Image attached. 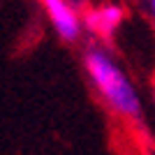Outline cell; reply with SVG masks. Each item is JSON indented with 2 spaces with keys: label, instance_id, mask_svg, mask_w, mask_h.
<instances>
[{
  "label": "cell",
  "instance_id": "6da1fadb",
  "mask_svg": "<svg viewBox=\"0 0 155 155\" xmlns=\"http://www.w3.org/2000/svg\"><path fill=\"white\" fill-rule=\"evenodd\" d=\"M84 67L86 74L91 77V84L111 111L130 120L141 118V97L130 77L120 70V65L111 58L107 49L88 46L84 51Z\"/></svg>",
  "mask_w": 155,
  "mask_h": 155
},
{
  "label": "cell",
  "instance_id": "277c9868",
  "mask_svg": "<svg viewBox=\"0 0 155 155\" xmlns=\"http://www.w3.org/2000/svg\"><path fill=\"white\" fill-rule=\"evenodd\" d=\"M150 14H153V19H155V0H150Z\"/></svg>",
  "mask_w": 155,
  "mask_h": 155
},
{
  "label": "cell",
  "instance_id": "3957f363",
  "mask_svg": "<svg viewBox=\"0 0 155 155\" xmlns=\"http://www.w3.org/2000/svg\"><path fill=\"white\" fill-rule=\"evenodd\" d=\"M125 12L123 7L116 5V2H109V5H102V7H95L91 12L86 14L84 23L88 26V30L97 32L100 37H111L116 28L120 26V21H123Z\"/></svg>",
  "mask_w": 155,
  "mask_h": 155
},
{
  "label": "cell",
  "instance_id": "7a4b0ae2",
  "mask_svg": "<svg viewBox=\"0 0 155 155\" xmlns=\"http://www.w3.org/2000/svg\"><path fill=\"white\" fill-rule=\"evenodd\" d=\"M46 9V16L51 21L53 30L58 32V37L65 42H77L81 35V19L77 14V7H72L70 0H42Z\"/></svg>",
  "mask_w": 155,
  "mask_h": 155
}]
</instances>
